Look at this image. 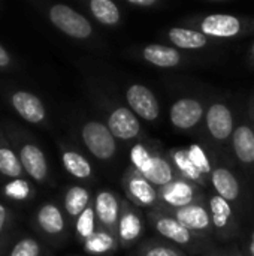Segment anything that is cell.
Masks as SVG:
<instances>
[{
  "label": "cell",
  "instance_id": "1",
  "mask_svg": "<svg viewBox=\"0 0 254 256\" xmlns=\"http://www.w3.org/2000/svg\"><path fill=\"white\" fill-rule=\"evenodd\" d=\"M1 128L4 129L12 147L15 148L25 176L36 184H49L51 170L40 144L15 122H3Z\"/></svg>",
  "mask_w": 254,
  "mask_h": 256
},
{
  "label": "cell",
  "instance_id": "2",
  "mask_svg": "<svg viewBox=\"0 0 254 256\" xmlns=\"http://www.w3.org/2000/svg\"><path fill=\"white\" fill-rule=\"evenodd\" d=\"M148 224L151 228L166 242L181 248L186 252H207L211 249L210 240L199 237L198 234L192 232L186 228L180 220H177L168 210L163 207H157L150 210Z\"/></svg>",
  "mask_w": 254,
  "mask_h": 256
},
{
  "label": "cell",
  "instance_id": "3",
  "mask_svg": "<svg viewBox=\"0 0 254 256\" xmlns=\"http://www.w3.org/2000/svg\"><path fill=\"white\" fill-rule=\"evenodd\" d=\"M129 156L132 168L139 171L157 189L168 186L177 178L168 154L165 156L163 153H160L156 146L139 141L132 146Z\"/></svg>",
  "mask_w": 254,
  "mask_h": 256
},
{
  "label": "cell",
  "instance_id": "4",
  "mask_svg": "<svg viewBox=\"0 0 254 256\" xmlns=\"http://www.w3.org/2000/svg\"><path fill=\"white\" fill-rule=\"evenodd\" d=\"M39 8L51 26L64 36L78 42H88L96 38V30L91 21L72 6L64 3H40Z\"/></svg>",
  "mask_w": 254,
  "mask_h": 256
},
{
  "label": "cell",
  "instance_id": "5",
  "mask_svg": "<svg viewBox=\"0 0 254 256\" xmlns=\"http://www.w3.org/2000/svg\"><path fill=\"white\" fill-rule=\"evenodd\" d=\"M78 136L82 147L96 160L109 164L117 158L118 141L106 126L97 118H85L78 126Z\"/></svg>",
  "mask_w": 254,
  "mask_h": 256
},
{
  "label": "cell",
  "instance_id": "6",
  "mask_svg": "<svg viewBox=\"0 0 254 256\" xmlns=\"http://www.w3.org/2000/svg\"><path fill=\"white\" fill-rule=\"evenodd\" d=\"M192 28L199 30L211 40L237 39L254 30V20L225 12H216L192 20Z\"/></svg>",
  "mask_w": 254,
  "mask_h": 256
},
{
  "label": "cell",
  "instance_id": "7",
  "mask_svg": "<svg viewBox=\"0 0 254 256\" xmlns=\"http://www.w3.org/2000/svg\"><path fill=\"white\" fill-rule=\"evenodd\" d=\"M93 98L99 100V106L105 112V123L117 141H135L142 136L141 120L129 106L108 100L99 90H93Z\"/></svg>",
  "mask_w": 254,
  "mask_h": 256
},
{
  "label": "cell",
  "instance_id": "8",
  "mask_svg": "<svg viewBox=\"0 0 254 256\" xmlns=\"http://www.w3.org/2000/svg\"><path fill=\"white\" fill-rule=\"evenodd\" d=\"M36 232L51 244H61L67 236V219L63 208L54 201L42 202L33 216Z\"/></svg>",
  "mask_w": 254,
  "mask_h": 256
},
{
  "label": "cell",
  "instance_id": "9",
  "mask_svg": "<svg viewBox=\"0 0 254 256\" xmlns=\"http://www.w3.org/2000/svg\"><path fill=\"white\" fill-rule=\"evenodd\" d=\"M4 99L10 110L24 122L40 128L48 126L49 117L46 105L36 93L25 88H6Z\"/></svg>",
  "mask_w": 254,
  "mask_h": 256
},
{
  "label": "cell",
  "instance_id": "10",
  "mask_svg": "<svg viewBox=\"0 0 254 256\" xmlns=\"http://www.w3.org/2000/svg\"><path fill=\"white\" fill-rule=\"evenodd\" d=\"M123 189L126 192V200L130 201L133 206L138 208H145V210H154L160 207V196H159V189L151 184L139 171L135 168L126 170L121 178Z\"/></svg>",
  "mask_w": 254,
  "mask_h": 256
},
{
  "label": "cell",
  "instance_id": "11",
  "mask_svg": "<svg viewBox=\"0 0 254 256\" xmlns=\"http://www.w3.org/2000/svg\"><path fill=\"white\" fill-rule=\"evenodd\" d=\"M235 117L232 108L223 100H214L205 112V126L210 138L217 144H225L232 140L235 130Z\"/></svg>",
  "mask_w": 254,
  "mask_h": 256
},
{
  "label": "cell",
  "instance_id": "12",
  "mask_svg": "<svg viewBox=\"0 0 254 256\" xmlns=\"http://www.w3.org/2000/svg\"><path fill=\"white\" fill-rule=\"evenodd\" d=\"M159 196H160V207L168 210L183 208L190 204L204 201L207 198L202 188L180 177H177L168 186L160 188Z\"/></svg>",
  "mask_w": 254,
  "mask_h": 256
},
{
  "label": "cell",
  "instance_id": "13",
  "mask_svg": "<svg viewBox=\"0 0 254 256\" xmlns=\"http://www.w3.org/2000/svg\"><path fill=\"white\" fill-rule=\"evenodd\" d=\"M208 208H210L213 232L216 238L222 242H228L238 236L240 226H238L234 206L231 202L213 194L208 196Z\"/></svg>",
  "mask_w": 254,
  "mask_h": 256
},
{
  "label": "cell",
  "instance_id": "14",
  "mask_svg": "<svg viewBox=\"0 0 254 256\" xmlns=\"http://www.w3.org/2000/svg\"><path fill=\"white\" fill-rule=\"evenodd\" d=\"M121 198L111 189H100L93 196V208L97 228L117 236L121 216Z\"/></svg>",
  "mask_w": 254,
  "mask_h": 256
},
{
  "label": "cell",
  "instance_id": "15",
  "mask_svg": "<svg viewBox=\"0 0 254 256\" xmlns=\"http://www.w3.org/2000/svg\"><path fill=\"white\" fill-rule=\"evenodd\" d=\"M205 105L201 99L186 96L177 99L169 110L171 124L181 132L196 129L205 118Z\"/></svg>",
  "mask_w": 254,
  "mask_h": 256
},
{
  "label": "cell",
  "instance_id": "16",
  "mask_svg": "<svg viewBox=\"0 0 254 256\" xmlns=\"http://www.w3.org/2000/svg\"><path fill=\"white\" fill-rule=\"evenodd\" d=\"M127 106L135 116L144 122L153 123L160 117V104L157 96L145 84L133 82L126 88L124 93Z\"/></svg>",
  "mask_w": 254,
  "mask_h": 256
},
{
  "label": "cell",
  "instance_id": "17",
  "mask_svg": "<svg viewBox=\"0 0 254 256\" xmlns=\"http://www.w3.org/2000/svg\"><path fill=\"white\" fill-rule=\"evenodd\" d=\"M168 210V208H165ZM177 220H180L186 228H189L192 232L198 234L199 237H204L210 240L213 232V224H211V214L208 208V200L190 204L183 208L168 210Z\"/></svg>",
  "mask_w": 254,
  "mask_h": 256
},
{
  "label": "cell",
  "instance_id": "18",
  "mask_svg": "<svg viewBox=\"0 0 254 256\" xmlns=\"http://www.w3.org/2000/svg\"><path fill=\"white\" fill-rule=\"evenodd\" d=\"M144 234V218L141 210L126 198L121 201V216L117 228V240L120 248L129 249L139 243Z\"/></svg>",
  "mask_w": 254,
  "mask_h": 256
},
{
  "label": "cell",
  "instance_id": "19",
  "mask_svg": "<svg viewBox=\"0 0 254 256\" xmlns=\"http://www.w3.org/2000/svg\"><path fill=\"white\" fill-rule=\"evenodd\" d=\"M231 146L240 165L254 171V128L250 117L235 124Z\"/></svg>",
  "mask_w": 254,
  "mask_h": 256
},
{
  "label": "cell",
  "instance_id": "20",
  "mask_svg": "<svg viewBox=\"0 0 254 256\" xmlns=\"http://www.w3.org/2000/svg\"><path fill=\"white\" fill-rule=\"evenodd\" d=\"M58 150H60L61 165L70 177L79 182L94 180L93 165L84 153H81L78 148L72 147L69 142H64V141H58Z\"/></svg>",
  "mask_w": 254,
  "mask_h": 256
},
{
  "label": "cell",
  "instance_id": "21",
  "mask_svg": "<svg viewBox=\"0 0 254 256\" xmlns=\"http://www.w3.org/2000/svg\"><path fill=\"white\" fill-rule=\"evenodd\" d=\"M210 184L214 189V194L222 196L231 204H235L241 200L243 188L238 177L225 165H214V170L210 176Z\"/></svg>",
  "mask_w": 254,
  "mask_h": 256
},
{
  "label": "cell",
  "instance_id": "22",
  "mask_svg": "<svg viewBox=\"0 0 254 256\" xmlns=\"http://www.w3.org/2000/svg\"><path fill=\"white\" fill-rule=\"evenodd\" d=\"M141 58L160 69H172L184 62V54L172 45L165 44H148L139 50Z\"/></svg>",
  "mask_w": 254,
  "mask_h": 256
},
{
  "label": "cell",
  "instance_id": "23",
  "mask_svg": "<svg viewBox=\"0 0 254 256\" xmlns=\"http://www.w3.org/2000/svg\"><path fill=\"white\" fill-rule=\"evenodd\" d=\"M93 196L88 188L81 184H72L64 189L61 208L66 214V219L70 225L76 222V219L85 212L88 206H91Z\"/></svg>",
  "mask_w": 254,
  "mask_h": 256
},
{
  "label": "cell",
  "instance_id": "24",
  "mask_svg": "<svg viewBox=\"0 0 254 256\" xmlns=\"http://www.w3.org/2000/svg\"><path fill=\"white\" fill-rule=\"evenodd\" d=\"M168 158L174 166V171L177 174V177L180 178H184L202 189H205L208 184H210V180L195 166V164L190 160L189 154H187V150L186 148H180V147H175V148H171L168 152Z\"/></svg>",
  "mask_w": 254,
  "mask_h": 256
},
{
  "label": "cell",
  "instance_id": "25",
  "mask_svg": "<svg viewBox=\"0 0 254 256\" xmlns=\"http://www.w3.org/2000/svg\"><path fill=\"white\" fill-rule=\"evenodd\" d=\"M168 40L177 50L183 51H202L211 45V39L192 27H171L166 32Z\"/></svg>",
  "mask_w": 254,
  "mask_h": 256
},
{
  "label": "cell",
  "instance_id": "26",
  "mask_svg": "<svg viewBox=\"0 0 254 256\" xmlns=\"http://www.w3.org/2000/svg\"><path fill=\"white\" fill-rule=\"evenodd\" d=\"M0 177L6 180L28 178L1 124H0Z\"/></svg>",
  "mask_w": 254,
  "mask_h": 256
},
{
  "label": "cell",
  "instance_id": "27",
  "mask_svg": "<svg viewBox=\"0 0 254 256\" xmlns=\"http://www.w3.org/2000/svg\"><path fill=\"white\" fill-rule=\"evenodd\" d=\"M82 6L96 22L105 27H118L123 20L120 6L112 0H88Z\"/></svg>",
  "mask_w": 254,
  "mask_h": 256
},
{
  "label": "cell",
  "instance_id": "28",
  "mask_svg": "<svg viewBox=\"0 0 254 256\" xmlns=\"http://www.w3.org/2000/svg\"><path fill=\"white\" fill-rule=\"evenodd\" d=\"M82 248L90 255L106 256L115 254L120 249V244L117 236L97 228V231L87 242L82 243Z\"/></svg>",
  "mask_w": 254,
  "mask_h": 256
},
{
  "label": "cell",
  "instance_id": "29",
  "mask_svg": "<svg viewBox=\"0 0 254 256\" xmlns=\"http://www.w3.org/2000/svg\"><path fill=\"white\" fill-rule=\"evenodd\" d=\"M4 256H52L46 246L33 236L16 237L6 250Z\"/></svg>",
  "mask_w": 254,
  "mask_h": 256
},
{
  "label": "cell",
  "instance_id": "30",
  "mask_svg": "<svg viewBox=\"0 0 254 256\" xmlns=\"http://www.w3.org/2000/svg\"><path fill=\"white\" fill-rule=\"evenodd\" d=\"M135 256H187V252L163 238H148L138 244Z\"/></svg>",
  "mask_w": 254,
  "mask_h": 256
},
{
  "label": "cell",
  "instance_id": "31",
  "mask_svg": "<svg viewBox=\"0 0 254 256\" xmlns=\"http://www.w3.org/2000/svg\"><path fill=\"white\" fill-rule=\"evenodd\" d=\"M3 195L12 201V202H30L34 195V186L30 178H16V180H7L3 188Z\"/></svg>",
  "mask_w": 254,
  "mask_h": 256
},
{
  "label": "cell",
  "instance_id": "32",
  "mask_svg": "<svg viewBox=\"0 0 254 256\" xmlns=\"http://www.w3.org/2000/svg\"><path fill=\"white\" fill-rule=\"evenodd\" d=\"M73 230H75V237L78 242L84 243L87 242L96 231H97V222H96V214H94V208H93V202L91 206H88L85 208V212L76 219V222L73 224Z\"/></svg>",
  "mask_w": 254,
  "mask_h": 256
},
{
  "label": "cell",
  "instance_id": "33",
  "mask_svg": "<svg viewBox=\"0 0 254 256\" xmlns=\"http://www.w3.org/2000/svg\"><path fill=\"white\" fill-rule=\"evenodd\" d=\"M186 150H187V154H189L190 160L195 164V166L210 180V176H211V172L214 170V165H213L211 158L207 153V150L198 142L190 144Z\"/></svg>",
  "mask_w": 254,
  "mask_h": 256
},
{
  "label": "cell",
  "instance_id": "34",
  "mask_svg": "<svg viewBox=\"0 0 254 256\" xmlns=\"http://www.w3.org/2000/svg\"><path fill=\"white\" fill-rule=\"evenodd\" d=\"M12 222H13V213H12V210L6 204H3L0 201V242L7 234V231L10 230Z\"/></svg>",
  "mask_w": 254,
  "mask_h": 256
},
{
  "label": "cell",
  "instance_id": "35",
  "mask_svg": "<svg viewBox=\"0 0 254 256\" xmlns=\"http://www.w3.org/2000/svg\"><path fill=\"white\" fill-rule=\"evenodd\" d=\"M129 8H135V9H159L163 6V3L160 0H126L124 2Z\"/></svg>",
  "mask_w": 254,
  "mask_h": 256
},
{
  "label": "cell",
  "instance_id": "36",
  "mask_svg": "<svg viewBox=\"0 0 254 256\" xmlns=\"http://www.w3.org/2000/svg\"><path fill=\"white\" fill-rule=\"evenodd\" d=\"M204 256H247V254H243L238 248H211L207 250Z\"/></svg>",
  "mask_w": 254,
  "mask_h": 256
},
{
  "label": "cell",
  "instance_id": "37",
  "mask_svg": "<svg viewBox=\"0 0 254 256\" xmlns=\"http://www.w3.org/2000/svg\"><path fill=\"white\" fill-rule=\"evenodd\" d=\"M13 66V57L12 54L0 44V72L9 70Z\"/></svg>",
  "mask_w": 254,
  "mask_h": 256
},
{
  "label": "cell",
  "instance_id": "38",
  "mask_svg": "<svg viewBox=\"0 0 254 256\" xmlns=\"http://www.w3.org/2000/svg\"><path fill=\"white\" fill-rule=\"evenodd\" d=\"M247 256H254V231H252L247 243Z\"/></svg>",
  "mask_w": 254,
  "mask_h": 256
},
{
  "label": "cell",
  "instance_id": "39",
  "mask_svg": "<svg viewBox=\"0 0 254 256\" xmlns=\"http://www.w3.org/2000/svg\"><path fill=\"white\" fill-rule=\"evenodd\" d=\"M249 117H250V120H252V123H253V128H254V96L250 99V105H249Z\"/></svg>",
  "mask_w": 254,
  "mask_h": 256
},
{
  "label": "cell",
  "instance_id": "40",
  "mask_svg": "<svg viewBox=\"0 0 254 256\" xmlns=\"http://www.w3.org/2000/svg\"><path fill=\"white\" fill-rule=\"evenodd\" d=\"M249 62L254 64V40L253 44H252V46H250V50H249Z\"/></svg>",
  "mask_w": 254,
  "mask_h": 256
},
{
  "label": "cell",
  "instance_id": "41",
  "mask_svg": "<svg viewBox=\"0 0 254 256\" xmlns=\"http://www.w3.org/2000/svg\"><path fill=\"white\" fill-rule=\"evenodd\" d=\"M231 0H205V3H214V4H220V3H228Z\"/></svg>",
  "mask_w": 254,
  "mask_h": 256
}]
</instances>
